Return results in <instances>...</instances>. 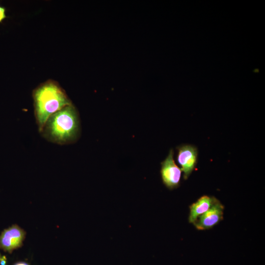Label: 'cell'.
<instances>
[{
	"label": "cell",
	"instance_id": "cell-1",
	"mask_svg": "<svg viewBox=\"0 0 265 265\" xmlns=\"http://www.w3.org/2000/svg\"><path fill=\"white\" fill-rule=\"evenodd\" d=\"M80 132L79 115L73 104L51 115L40 132L46 140L59 145L74 143L78 139Z\"/></svg>",
	"mask_w": 265,
	"mask_h": 265
},
{
	"label": "cell",
	"instance_id": "cell-2",
	"mask_svg": "<svg viewBox=\"0 0 265 265\" xmlns=\"http://www.w3.org/2000/svg\"><path fill=\"white\" fill-rule=\"evenodd\" d=\"M32 98L34 116L39 132L51 115L72 104L64 90L52 80H48L34 89Z\"/></svg>",
	"mask_w": 265,
	"mask_h": 265
},
{
	"label": "cell",
	"instance_id": "cell-3",
	"mask_svg": "<svg viewBox=\"0 0 265 265\" xmlns=\"http://www.w3.org/2000/svg\"><path fill=\"white\" fill-rule=\"evenodd\" d=\"M182 170L174 159V151L171 149L166 159L161 163L160 175L163 184L172 190L180 184Z\"/></svg>",
	"mask_w": 265,
	"mask_h": 265
},
{
	"label": "cell",
	"instance_id": "cell-4",
	"mask_svg": "<svg viewBox=\"0 0 265 265\" xmlns=\"http://www.w3.org/2000/svg\"><path fill=\"white\" fill-rule=\"evenodd\" d=\"M177 149L178 163L184 173V179L187 180L195 169L197 163V148L191 144H183L178 146Z\"/></svg>",
	"mask_w": 265,
	"mask_h": 265
},
{
	"label": "cell",
	"instance_id": "cell-5",
	"mask_svg": "<svg viewBox=\"0 0 265 265\" xmlns=\"http://www.w3.org/2000/svg\"><path fill=\"white\" fill-rule=\"evenodd\" d=\"M26 233L17 224L4 229L0 235V249L11 253L23 245Z\"/></svg>",
	"mask_w": 265,
	"mask_h": 265
},
{
	"label": "cell",
	"instance_id": "cell-6",
	"mask_svg": "<svg viewBox=\"0 0 265 265\" xmlns=\"http://www.w3.org/2000/svg\"><path fill=\"white\" fill-rule=\"evenodd\" d=\"M224 209V206L216 198L210 209L200 215L193 225L198 230L213 228L223 220Z\"/></svg>",
	"mask_w": 265,
	"mask_h": 265
},
{
	"label": "cell",
	"instance_id": "cell-7",
	"mask_svg": "<svg viewBox=\"0 0 265 265\" xmlns=\"http://www.w3.org/2000/svg\"><path fill=\"white\" fill-rule=\"evenodd\" d=\"M216 198L213 196L203 195L189 206L188 222L194 224L197 218L209 210L213 204Z\"/></svg>",
	"mask_w": 265,
	"mask_h": 265
},
{
	"label": "cell",
	"instance_id": "cell-8",
	"mask_svg": "<svg viewBox=\"0 0 265 265\" xmlns=\"http://www.w3.org/2000/svg\"><path fill=\"white\" fill-rule=\"evenodd\" d=\"M6 18V9L4 7L0 5V23Z\"/></svg>",
	"mask_w": 265,
	"mask_h": 265
},
{
	"label": "cell",
	"instance_id": "cell-9",
	"mask_svg": "<svg viewBox=\"0 0 265 265\" xmlns=\"http://www.w3.org/2000/svg\"><path fill=\"white\" fill-rule=\"evenodd\" d=\"M7 259L5 256H2L0 254V265H6Z\"/></svg>",
	"mask_w": 265,
	"mask_h": 265
},
{
	"label": "cell",
	"instance_id": "cell-10",
	"mask_svg": "<svg viewBox=\"0 0 265 265\" xmlns=\"http://www.w3.org/2000/svg\"><path fill=\"white\" fill-rule=\"evenodd\" d=\"M14 265H29L28 263L25 262H19L14 264Z\"/></svg>",
	"mask_w": 265,
	"mask_h": 265
}]
</instances>
